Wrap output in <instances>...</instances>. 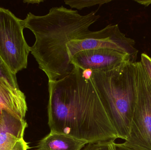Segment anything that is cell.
<instances>
[{"label":"cell","instance_id":"6da1fadb","mask_svg":"<svg viewBox=\"0 0 151 150\" xmlns=\"http://www.w3.org/2000/svg\"><path fill=\"white\" fill-rule=\"evenodd\" d=\"M71 72L48 82V125L50 131L95 143L119 138L91 78Z\"/></svg>","mask_w":151,"mask_h":150},{"label":"cell","instance_id":"7a4b0ae2","mask_svg":"<svg viewBox=\"0 0 151 150\" xmlns=\"http://www.w3.org/2000/svg\"><path fill=\"white\" fill-rule=\"evenodd\" d=\"M100 17L96 11L81 15L63 6L53 7L44 16L27 14L24 20V27L32 31L35 38L30 52L48 82H55L71 72L74 66L68 55L67 44L88 38L93 32L90 26Z\"/></svg>","mask_w":151,"mask_h":150},{"label":"cell","instance_id":"3957f363","mask_svg":"<svg viewBox=\"0 0 151 150\" xmlns=\"http://www.w3.org/2000/svg\"><path fill=\"white\" fill-rule=\"evenodd\" d=\"M136 62H126L108 71H93L91 77L119 138L125 141L130 133L136 102Z\"/></svg>","mask_w":151,"mask_h":150},{"label":"cell","instance_id":"277c9868","mask_svg":"<svg viewBox=\"0 0 151 150\" xmlns=\"http://www.w3.org/2000/svg\"><path fill=\"white\" fill-rule=\"evenodd\" d=\"M137 98L130 133L123 144L151 150V84L141 62H136Z\"/></svg>","mask_w":151,"mask_h":150},{"label":"cell","instance_id":"5b68a950","mask_svg":"<svg viewBox=\"0 0 151 150\" xmlns=\"http://www.w3.org/2000/svg\"><path fill=\"white\" fill-rule=\"evenodd\" d=\"M24 20L0 8V55L13 74L27 68L30 47L24 37Z\"/></svg>","mask_w":151,"mask_h":150},{"label":"cell","instance_id":"8992f818","mask_svg":"<svg viewBox=\"0 0 151 150\" xmlns=\"http://www.w3.org/2000/svg\"><path fill=\"white\" fill-rule=\"evenodd\" d=\"M134 45V41L127 38L120 31L118 25L115 24L108 25L102 30L93 31L84 39L71 41L66 48L70 60L83 50L108 48L129 55L134 63L136 62L138 53Z\"/></svg>","mask_w":151,"mask_h":150},{"label":"cell","instance_id":"52a82bcc","mask_svg":"<svg viewBox=\"0 0 151 150\" xmlns=\"http://www.w3.org/2000/svg\"><path fill=\"white\" fill-rule=\"evenodd\" d=\"M70 61L72 65L82 70L91 69L93 71H108L126 62H131L129 55L108 48L81 51L70 58Z\"/></svg>","mask_w":151,"mask_h":150},{"label":"cell","instance_id":"ba28073f","mask_svg":"<svg viewBox=\"0 0 151 150\" xmlns=\"http://www.w3.org/2000/svg\"><path fill=\"white\" fill-rule=\"evenodd\" d=\"M27 111L24 92L0 77V118L2 112H6L21 119H25Z\"/></svg>","mask_w":151,"mask_h":150},{"label":"cell","instance_id":"9c48e42d","mask_svg":"<svg viewBox=\"0 0 151 150\" xmlns=\"http://www.w3.org/2000/svg\"><path fill=\"white\" fill-rule=\"evenodd\" d=\"M27 127L25 120L3 112L0 118V150H12L16 143L24 138Z\"/></svg>","mask_w":151,"mask_h":150},{"label":"cell","instance_id":"30bf717a","mask_svg":"<svg viewBox=\"0 0 151 150\" xmlns=\"http://www.w3.org/2000/svg\"><path fill=\"white\" fill-rule=\"evenodd\" d=\"M87 142L50 131L37 144L35 150H81Z\"/></svg>","mask_w":151,"mask_h":150},{"label":"cell","instance_id":"8fae6325","mask_svg":"<svg viewBox=\"0 0 151 150\" xmlns=\"http://www.w3.org/2000/svg\"><path fill=\"white\" fill-rule=\"evenodd\" d=\"M111 0H65V4L71 9L81 10L96 5H101L111 1Z\"/></svg>","mask_w":151,"mask_h":150},{"label":"cell","instance_id":"7c38bea8","mask_svg":"<svg viewBox=\"0 0 151 150\" xmlns=\"http://www.w3.org/2000/svg\"><path fill=\"white\" fill-rule=\"evenodd\" d=\"M0 77L6 80L12 86L19 88L16 75L13 74L0 55Z\"/></svg>","mask_w":151,"mask_h":150},{"label":"cell","instance_id":"4fadbf2b","mask_svg":"<svg viewBox=\"0 0 151 150\" xmlns=\"http://www.w3.org/2000/svg\"><path fill=\"white\" fill-rule=\"evenodd\" d=\"M115 140L89 144L83 150H115Z\"/></svg>","mask_w":151,"mask_h":150},{"label":"cell","instance_id":"5bb4252c","mask_svg":"<svg viewBox=\"0 0 151 150\" xmlns=\"http://www.w3.org/2000/svg\"><path fill=\"white\" fill-rule=\"evenodd\" d=\"M141 62L151 84V57L146 54L142 53L141 55Z\"/></svg>","mask_w":151,"mask_h":150},{"label":"cell","instance_id":"9a60e30c","mask_svg":"<svg viewBox=\"0 0 151 150\" xmlns=\"http://www.w3.org/2000/svg\"><path fill=\"white\" fill-rule=\"evenodd\" d=\"M29 146L24 138L18 141L12 150H28Z\"/></svg>","mask_w":151,"mask_h":150},{"label":"cell","instance_id":"2e32d148","mask_svg":"<svg viewBox=\"0 0 151 150\" xmlns=\"http://www.w3.org/2000/svg\"><path fill=\"white\" fill-rule=\"evenodd\" d=\"M93 71L91 69H86L82 70V75L83 77L86 80H90L93 74Z\"/></svg>","mask_w":151,"mask_h":150},{"label":"cell","instance_id":"e0dca14e","mask_svg":"<svg viewBox=\"0 0 151 150\" xmlns=\"http://www.w3.org/2000/svg\"><path fill=\"white\" fill-rule=\"evenodd\" d=\"M115 150H135L125 146L123 143H115Z\"/></svg>","mask_w":151,"mask_h":150},{"label":"cell","instance_id":"ac0fdd59","mask_svg":"<svg viewBox=\"0 0 151 150\" xmlns=\"http://www.w3.org/2000/svg\"><path fill=\"white\" fill-rule=\"evenodd\" d=\"M135 1L138 3L140 4L147 7L151 4V0H136Z\"/></svg>","mask_w":151,"mask_h":150},{"label":"cell","instance_id":"d6986e66","mask_svg":"<svg viewBox=\"0 0 151 150\" xmlns=\"http://www.w3.org/2000/svg\"><path fill=\"white\" fill-rule=\"evenodd\" d=\"M44 1L43 0H32V1H24V2L27 4H40V3L43 2Z\"/></svg>","mask_w":151,"mask_h":150}]
</instances>
